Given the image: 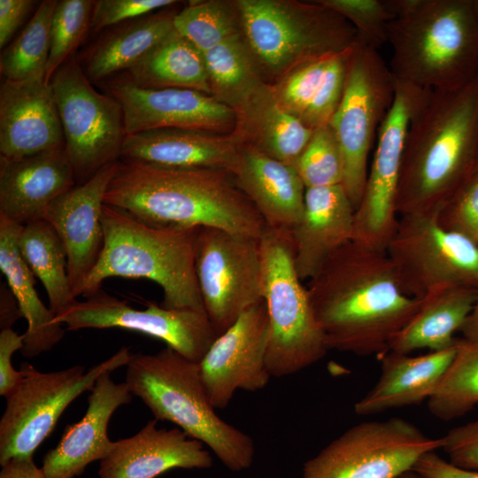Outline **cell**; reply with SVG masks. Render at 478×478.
Returning <instances> with one entry per match:
<instances>
[{
    "mask_svg": "<svg viewBox=\"0 0 478 478\" xmlns=\"http://www.w3.org/2000/svg\"><path fill=\"white\" fill-rule=\"evenodd\" d=\"M328 350L382 357L413 318L421 299L401 289L386 251L350 241L306 287Z\"/></svg>",
    "mask_w": 478,
    "mask_h": 478,
    "instance_id": "6da1fadb",
    "label": "cell"
},
{
    "mask_svg": "<svg viewBox=\"0 0 478 478\" xmlns=\"http://www.w3.org/2000/svg\"><path fill=\"white\" fill-rule=\"evenodd\" d=\"M104 204L158 227H209L259 239L265 221L226 170L120 159Z\"/></svg>",
    "mask_w": 478,
    "mask_h": 478,
    "instance_id": "7a4b0ae2",
    "label": "cell"
},
{
    "mask_svg": "<svg viewBox=\"0 0 478 478\" xmlns=\"http://www.w3.org/2000/svg\"><path fill=\"white\" fill-rule=\"evenodd\" d=\"M478 158V75L464 89H422L405 135L396 197L398 216L438 214Z\"/></svg>",
    "mask_w": 478,
    "mask_h": 478,
    "instance_id": "3957f363",
    "label": "cell"
},
{
    "mask_svg": "<svg viewBox=\"0 0 478 478\" xmlns=\"http://www.w3.org/2000/svg\"><path fill=\"white\" fill-rule=\"evenodd\" d=\"M389 69L425 89L460 90L478 75V0H389Z\"/></svg>",
    "mask_w": 478,
    "mask_h": 478,
    "instance_id": "277c9868",
    "label": "cell"
},
{
    "mask_svg": "<svg viewBox=\"0 0 478 478\" xmlns=\"http://www.w3.org/2000/svg\"><path fill=\"white\" fill-rule=\"evenodd\" d=\"M104 247L79 296L89 297L110 277L145 278L163 290L162 306L204 312L195 270L197 228L158 227L104 204Z\"/></svg>",
    "mask_w": 478,
    "mask_h": 478,
    "instance_id": "5b68a950",
    "label": "cell"
},
{
    "mask_svg": "<svg viewBox=\"0 0 478 478\" xmlns=\"http://www.w3.org/2000/svg\"><path fill=\"white\" fill-rule=\"evenodd\" d=\"M126 383L157 420L178 426L208 447L229 470L249 468L255 457L253 439L215 412L202 381L199 363L166 346L157 353H131Z\"/></svg>",
    "mask_w": 478,
    "mask_h": 478,
    "instance_id": "8992f818",
    "label": "cell"
},
{
    "mask_svg": "<svg viewBox=\"0 0 478 478\" xmlns=\"http://www.w3.org/2000/svg\"><path fill=\"white\" fill-rule=\"evenodd\" d=\"M235 5L255 62L280 80L305 64L349 50L358 38L344 18L318 1L239 0Z\"/></svg>",
    "mask_w": 478,
    "mask_h": 478,
    "instance_id": "52a82bcc",
    "label": "cell"
},
{
    "mask_svg": "<svg viewBox=\"0 0 478 478\" xmlns=\"http://www.w3.org/2000/svg\"><path fill=\"white\" fill-rule=\"evenodd\" d=\"M258 243L269 323L266 362L271 377H285L317 363L329 350L295 267L290 232L266 226Z\"/></svg>",
    "mask_w": 478,
    "mask_h": 478,
    "instance_id": "ba28073f",
    "label": "cell"
},
{
    "mask_svg": "<svg viewBox=\"0 0 478 478\" xmlns=\"http://www.w3.org/2000/svg\"><path fill=\"white\" fill-rule=\"evenodd\" d=\"M130 356L129 349L123 346L88 372L80 365L42 372L23 362L21 379L5 397L6 406L0 420V465L14 458H33L66 408L90 390L100 375L126 366Z\"/></svg>",
    "mask_w": 478,
    "mask_h": 478,
    "instance_id": "9c48e42d",
    "label": "cell"
},
{
    "mask_svg": "<svg viewBox=\"0 0 478 478\" xmlns=\"http://www.w3.org/2000/svg\"><path fill=\"white\" fill-rule=\"evenodd\" d=\"M395 91L396 80L378 50L358 38L341 101L328 123L343 158L342 185L355 211L365 190L368 154Z\"/></svg>",
    "mask_w": 478,
    "mask_h": 478,
    "instance_id": "30bf717a",
    "label": "cell"
},
{
    "mask_svg": "<svg viewBox=\"0 0 478 478\" xmlns=\"http://www.w3.org/2000/svg\"><path fill=\"white\" fill-rule=\"evenodd\" d=\"M50 84L58 109L65 148L76 181L82 183L120 158L126 136L122 108L94 89L74 58L54 73Z\"/></svg>",
    "mask_w": 478,
    "mask_h": 478,
    "instance_id": "8fae6325",
    "label": "cell"
},
{
    "mask_svg": "<svg viewBox=\"0 0 478 478\" xmlns=\"http://www.w3.org/2000/svg\"><path fill=\"white\" fill-rule=\"evenodd\" d=\"M437 216H398L385 250L402 290L418 299L450 286L478 289V244L442 227Z\"/></svg>",
    "mask_w": 478,
    "mask_h": 478,
    "instance_id": "7c38bea8",
    "label": "cell"
},
{
    "mask_svg": "<svg viewBox=\"0 0 478 478\" xmlns=\"http://www.w3.org/2000/svg\"><path fill=\"white\" fill-rule=\"evenodd\" d=\"M442 444V437H429L400 418L366 421L308 459L301 478H399Z\"/></svg>",
    "mask_w": 478,
    "mask_h": 478,
    "instance_id": "4fadbf2b",
    "label": "cell"
},
{
    "mask_svg": "<svg viewBox=\"0 0 478 478\" xmlns=\"http://www.w3.org/2000/svg\"><path fill=\"white\" fill-rule=\"evenodd\" d=\"M195 270L205 313L218 335L263 301L258 239L198 227Z\"/></svg>",
    "mask_w": 478,
    "mask_h": 478,
    "instance_id": "5bb4252c",
    "label": "cell"
},
{
    "mask_svg": "<svg viewBox=\"0 0 478 478\" xmlns=\"http://www.w3.org/2000/svg\"><path fill=\"white\" fill-rule=\"evenodd\" d=\"M55 321L75 331L118 328L161 340L188 359L199 363L218 336L204 312L166 309L153 302L135 309L102 289L84 301L76 300Z\"/></svg>",
    "mask_w": 478,
    "mask_h": 478,
    "instance_id": "9a60e30c",
    "label": "cell"
},
{
    "mask_svg": "<svg viewBox=\"0 0 478 478\" xmlns=\"http://www.w3.org/2000/svg\"><path fill=\"white\" fill-rule=\"evenodd\" d=\"M421 90L396 80L393 104L378 130L365 190L355 211L352 240L376 250H386L397 227L396 197L405 140Z\"/></svg>",
    "mask_w": 478,
    "mask_h": 478,
    "instance_id": "2e32d148",
    "label": "cell"
},
{
    "mask_svg": "<svg viewBox=\"0 0 478 478\" xmlns=\"http://www.w3.org/2000/svg\"><path fill=\"white\" fill-rule=\"evenodd\" d=\"M268 339L264 300L216 337L199 362L203 383L215 409L227 407L239 389L253 392L267 385L271 378L266 362Z\"/></svg>",
    "mask_w": 478,
    "mask_h": 478,
    "instance_id": "e0dca14e",
    "label": "cell"
},
{
    "mask_svg": "<svg viewBox=\"0 0 478 478\" xmlns=\"http://www.w3.org/2000/svg\"><path fill=\"white\" fill-rule=\"evenodd\" d=\"M109 92L121 105L126 135L158 128L232 134L236 127L235 110L195 89L141 88L123 80Z\"/></svg>",
    "mask_w": 478,
    "mask_h": 478,
    "instance_id": "ac0fdd59",
    "label": "cell"
},
{
    "mask_svg": "<svg viewBox=\"0 0 478 478\" xmlns=\"http://www.w3.org/2000/svg\"><path fill=\"white\" fill-rule=\"evenodd\" d=\"M117 163L104 166L57 197L44 213L43 220L52 226L66 250L67 272L76 298L104 247L102 212Z\"/></svg>",
    "mask_w": 478,
    "mask_h": 478,
    "instance_id": "d6986e66",
    "label": "cell"
},
{
    "mask_svg": "<svg viewBox=\"0 0 478 478\" xmlns=\"http://www.w3.org/2000/svg\"><path fill=\"white\" fill-rule=\"evenodd\" d=\"M65 148L58 109L44 79L0 86V158L17 159Z\"/></svg>",
    "mask_w": 478,
    "mask_h": 478,
    "instance_id": "ffe728a7",
    "label": "cell"
},
{
    "mask_svg": "<svg viewBox=\"0 0 478 478\" xmlns=\"http://www.w3.org/2000/svg\"><path fill=\"white\" fill-rule=\"evenodd\" d=\"M132 398L126 382L116 383L111 372L100 375L90 389L84 416L67 426L58 445L45 454L42 466L45 478H74L89 464L104 459L113 446L108 436L109 421Z\"/></svg>",
    "mask_w": 478,
    "mask_h": 478,
    "instance_id": "44dd1931",
    "label": "cell"
},
{
    "mask_svg": "<svg viewBox=\"0 0 478 478\" xmlns=\"http://www.w3.org/2000/svg\"><path fill=\"white\" fill-rule=\"evenodd\" d=\"M151 420L135 435L113 442L100 460L99 478H156L174 469H207L213 460L198 440L179 428H158Z\"/></svg>",
    "mask_w": 478,
    "mask_h": 478,
    "instance_id": "7402d4cb",
    "label": "cell"
},
{
    "mask_svg": "<svg viewBox=\"0 0 478 478\" xmlns=\"http://www.w3.org/2000/svg\"><path fill=\"white\" fill-rule=\"evenodd\" d=\"M76 185L66 148L0 158V215L23 226L43 220L49 204Z\"/></svg>",
    "mask_w": 478,
    "mask_h": 478,
    "instance_id": "603a6c76",
    "label": "cell"
},
{
    "mask_svg": "<svg viewBox=\"0 0 478 478\" xmlns=\"http://www.w3.org/2000/svg\"><path fill=\"white\" fill-rule=\"evenodd\" d=\"M242 142L236 134L158 128L125 136L121 160L169 168L234 170Z\"/></svg>",
    "mask_w": 478,
    "mask_h": 478,
    "instance_id": "cb8c5ba5",
    "label": "cell"
},
{
    "mask_svg": "<svg viewBox=\"0 0 478 478\" xmlns=\"http://www.w3.org/2000/svg\"><path fill=\"white\" fill-rule=\"evenodd\" d=\"M354 216L342 184L306 189L302 216L289 231L302 281L312 279L335 251L352 240Z\"/></svg>",
    "mask_w": 478,
    "mask_h": 478,
    "instance_id": "d4e9b609",
    "label": "cell"
},
{
    "mask_svg": "<svg viewBox=\"0 0 478 478\" xmlns=\"http://www.w3.org/2000/svg\"><path fill=\"white\" fill-rule=\"evenodd\" d=\"M231 173L266 227L290 231L297 224L306 188L294 166L242 143Z\"/></svg>",
    "mask_w": 478,
    "mask_h": 478,
    "instance_id": "484cf974",
    "label": "cell"
},
{
    "mask_svg": "<svg viewBox=\"0 0 478 478\" xmlns=\"http://www.w3.org/2000/svg\"><path fill=\"white\" fill-rule=\"evenodd\" d=\"M458 343L420 356L391 351L384 354L380 376L374 386L356 403L355 412L377 414L428 400L453 361Z\"/></svg>",
    "mask_w": 478,
    "mask_h": 478,
    "instance_id": "4316f807",
    "label": "cell"
},
{
    "mask_svg": "<svg viewBox=\"0 0 478 478\" xmlns=\"http://www.w3.org/2000/svg\"><path fill=\"white\" fill-rule=\"evenodd\" d=\"M352 48L305 64L272 86L278 104L314 130L328 125L341 101Z\"/></svg>",
    "mask_w": 478,
    "mask_h": 478,
    "instance_id": "83f0119b",
    "label": "cell"
},
{
    "mask_svg": "<svg viewBox=\"0 0 478 478\" xmlns=\"http://www.w3.org/2000/svg\"><path fill=\"white\" fill-rule=\"evenodd\" d=\"M235 112L242 143L295 167L313 130L278 104L272 86L263 82Z\"/></svg>",
    "mask_w": 478,
    "mask_h": 478,
    "instance_id": "f1b7e54d",
    "label": "cell"
},
{
    "mask_svg": "<svg viewBox=\"0 0 478 478\" xmlns=\"http://www.w3.org/2000/svg\"><path fill=\"white\" fill-rule=\"evenodd\" d=\"M22 226L0 215V270L27 320L20 351L31 358L51 350L64 337L65 328L40 299L35 276L19 253L18 237Z\"/></svg>",
    "mask_w": 478,
    "mask_h": 478,
    "instance_id": "f546056e",
    "label": "cell"
},
{
    "mask_svg": "<svg viewBox=\"0 0 478 478\" xmlns=\"http://www.w3.org/2000/svg\"><path fill=\"white\" fill-rule=\"evenodd\" d=\"M477 298L478 289L469 286H450L429 293L393 338L389 351L410 354L420 349L437 351L456 345L459 339L454 333L461 330Z\"/></svg>",
    "mask_w": 478,
    "mask_h": 478,
    "instance_id": "4dcf8cb0",
    "label": "cell"
},
{
    "mask_svg": "<svg viewBox=\"0 0 478 478\" xmlns=\"http://www.w3.org/2000/svg\"><path fill=\"white\" fill-rule=\"evenodd\" d=\"M173 16L157 13L119 26L90 51L84 71L87 77L96 82L134 66L174 31Z\"/></svg>",
    "mask_w": 478,
    "mask_h": 478,
    "instance_id": "1f68e13d",
    "label": "cell"
},
{
    "mask_svg": "<svg viewBox=\"0 0 478 478\" xmlns=\"http://www.w3.org/2000/svg\"><path fill=\"white\" fill-rule=\"evenodd\" d=\"M127 73L126 80L141 88L190 89L212 95L203 53L175 30Z\"/></svg>",
    "mask_w": 478,
    "mask_h": 478,
    "instance_id": "d6a6232c",
    "label": "cell"
},
{
    "mask_svg": "<svg viewBox=\"0 0 478 478\" xmlns=\"http://www.w3.org/2000/svg\"><path fill=\"white\" fill-rule=\"evenodd\" d=\"M18 247L29 270L42 283L56 315L77 300L67 272L66 250L48 221L40 220L22 226Z\"/></svg>",
    "mask_w": 478,
    "mask_h": 478,
    "instance_id": "836d02e7",
    "label": "cell"
},
{
    "mask_svg": "<svg viewBox=\"0 0 478 478\" xmlns=\"http://www.w3.org/2000/svg\"><path fill=\"white\" fill-rule=\"evenodd\" d=\"M212 95L239 108L263 83L255 60L241 35H235L203 53Z\"/></svg>",
    "mask_w": 478,
    "mask_h": 478,
    "instance_id": "e575fe53",
    "label": "cell"
},
{
    "mask_svg": "<svg viewBox=\"0 0 478 478\" xmlns=\"http://www.w3.org/2000/svg\"><path fill=\"white\" fill-rule=\"evenodd\" d=\"M56 3L42 1L19 35L4 50L0 73L4 80L45 79Z\"/></svg>",
    "mask_w": 478,
    "mask_h": 478,
    "instance_id": "d590c367",
    "label": "cell"
},
{
    "mask_svg": "<svg viewBox=\"0 0 478 478\" xmlns=\"http://www.w3.org/2000/svg\"><path fill=\"white\" fill-rule=\"evenodd\" d=\"M478 405V343L459 339L457 352L435 393L428 399L429 412L451 420Z\"/></svg>",
    "mask_w": 478,
    "mask_h": 478,
    "instance_id": "8d00e7d4",
    "label": "cell"
},
{
    "mask_svg": "<svg viewBox=\"0 0 478 478\" xmlns=\"http://www.w3.org/2000/svg\"><path fill=\"white\" fill-rule=\"evenodd\" d=\"M174 30L202 53L240 34L238 10L223 1L189 4L173 16Z\"/></svg>",
    "mask_w": 478,
    "mask_h": 478,
    "instance_id": "74e56055",
    "label": "cell"
},
{
    "mask_svg": "<svg viewBox=\"0 0 478 478\" xmlns=\"http://www.w3.org/2000/svg\"><path fill=\"white\" fill-rule=\"evenodd\" d=\"M95 1H57L50 26V50L45 72L50 83L56 71L67 60L91 24Z\"/></svg>",
    "mask_w": 478,
    "mask_h": 478,
    "instance_id": "f35d334b",
    "label": "cell"
},
{
    "mask_svg": "<svg viewBox=\"0 0 478 478\" xmlns=\"http://www.w3.org/2000/svg\"><path fill=\"white\" fill-rule=\"evenodd\" d=\"M295 169L306 189L342 184L343 158L329 125L313 130Z\"/></svg>",
    "mask_w": 478,
    "mask_h": 478,
    "instance_id": "ab89813d",
    "label": "cell"
},
{
    "mask_svg": "<svg viewBox=\"0 0 478 478\" xmlns=\"http://www.w3.org/2000/svg\"><path fill=\"white\" fill-rule=\"evenodd\" d=\"M320 4L344 18L368 45L379 49L388 43L389 26L395 18L389 0H320Z\"/></svg>",
    "mask_w": 478,
    "mask_h": 478,
    "instance_id": "60d3db41",
    "label": "cell"
},
{
    "mask_svg": "<svg viewBox=\"0 0 478 478\" xmlns=\"http://www.w3.org/2000/svg\"><path fill=\"white\" fill-rule=\"evenodd\" d=\"M437 221L444 229L478 244V168L443 205Z\"/></svg>",
    "mask_w": 478,
    "mask_h": 478,
    "instance_id": "b9f144b4",
    "label": "cell"
},
{
    "mask_svg": "<svg viewBox=\"0 0 478 478\" xmlns=\"http://www.w3.org/2000/svg\"><path fill=\"white\" fill-rule=\"evenodd\" d=\"M174 3L173 0H97L94 4L90 27L96 32L112 25L144 17Z\"/></svg>",
    "mask_w": 478,
    "mask_h": 478,
    "instance_id": "7bdbcfd3",
    "label": "cell"
},
{
    "mask_svg": "<svg viewBox=\"0 0 478 478\" xmlns=\"http://www.w3.org/2000/svg\"><path fill=\"white\" fill-rule=\"evenodd\" d=\"M442 448L453 465L478 470V420L451 429L442 437Z\"/></svg>",
    "mask_w": 478,
    "mask_h": 478,
    "instance_id": "ee69618b",
    "label": "cell"
},
{
    "mask_svg": "<svg viewBox=\"0 0 478 478\" xmlns=\"http://www.w3.org/2000/svg\"><path fill=\"white\" fill-rule=\"evenodd\" d=\"M23 335L12 328L0 331V395L6 397L18 385L21 379L20 370L13 368L12 357L23 347Z\"/></svg>",
    "mask_w": 478,
    "mask_h": 478,
    "instance_id": "f6af8a7d",
    "label": "cell"
},
{
    "mask_svg": "<svg viewBox=\"0 0 478 478\" xmlns=\"http://www.w3.org/2000/svg\"><path fill=\"white\" fill-rule=\"evenodd\" d=\"M412 470L425 478H478V470L457 466L436 451L422 455Z\"/></svg>",
    "mask_w": 478,
    "mask_h": 478,
    "instance_id": "bcb514c9",
    "label": "cell"
},
{
    "mask_svg": "<svg viewBox=\"0 0 478 478\" xmlns=\"http://www.w3.org/2000/svg\"><path fill=\"white\" fill-rule=\"evenodd\" d=\"M31 0H0V48L9 42L33 7Z\"/></svg>",
    "mask_w": 478,
    "mask_h": 478,
    "instance_id": "7dc6e473",
    "label": "cell"
},
{
    "mask_svg": "<svg viewBox=\"0 0 478 478\" xmlns=\"http://www.w3.org/2000/svg\"><path fill=\"white\" fill-rule=\"evenodd\" d=\"M1 466L0 478H45L33 458H14Z\"/></svg>",
    "mask_w": 478,
    "mask_h": 478,
    "instance_id": "c3c4849f",
    "label": "cell"
},
{
    "mask_svg": "<svg viewBox=\"0 0 478 478\" xmlns=\"http://www.w3.org/2000/svg\"><path fill=\"white\" fill-rule=\"evenodd\" d=\"M22 313L19 304L8 285H1L0 289V328H12L20 319Z\"/></svg>",
    "mask_w": 478,
    "mask_h": 478,
    "instance_id": "681fc988",
    "label": "cell"
},
{
    "mask_svg": "<svg viewBox=\"0 0 478 478\" xmlns=\"http://www.w3.org/2000/svg\"><path fill=\"white\" fill-rule=\"evenodd\" d=\"M460 332L463 335L464 340L478 343V298Z\"/></svg>",
    "mask_w": 478,
    "mask_h": 478,
    "instance_id": "f907efd6",
    "label": "cell"
},
{
    "mask_svg": "<svg viewBox=\"0 0 478 478\" xmlns=\"http://www.w3.org/2000/svg\"><path fill=\"white\" fill-rule=\"evenodd\" d=\"M399 478H425L420 474L416 473L413 470L408 471L405 473L403 475H401Z\"/></svg>",
    "mask_w": 478,
    "mask_h": 478,
    "instance_id": "816d5d0a",
    "label": "cell"
},
{
    "mask_svg": "<svg viewBox=\"0 0 478 478\" xmlns=\"http://www.w3.org/2000/svg\"><path fill=\"white\" fill-rule=\"evenodd\" d=\"M477 168H478V158H477V164H476L475 169H477Z\"/></svg>",
    "mask_w": 478,
    "mask_h": 478,
    "instance_id": "f5cc1de1",
    "label": "cell"
}]
</instances>
